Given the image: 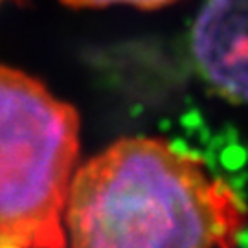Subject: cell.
Instances as JSON below:
<instances>
[{"instance_id":"6da1fadb","label":"cell","mask_w":248,"mask_h":248,"mask_svg":"<svg viewBox=\"0 0 248 248\" xmlns=\"http://www.w3.org/2000/svg\"><path fill=\"white\" fill-rule=\"evenodd\" d=\"M248 224L239 193L201 156L158 136H127L72 178L68 248H233Z\"/></svg>"},{"instance_id":"7a4b0ae2","label":"cell","mask_w":248,"mask_h":248,"mask_svg":"<svg viewBox=\"0 0 248 248\" xmlns=\"http://www.w3.org/2000/svg\"><path fill=\"white\" fill-rule=\"evenodd\" d=\"M79 114L43 81L0 64V248H68Z\"/></svg>"},{"instance_id":"3957f363","label":"cell","mask_w":248,"mask_h":248,"mask_svg":"<svg viewBox=\"0 0 248 248\" xmlns=\"http://www.w3.org/2000/svg\"><path fill=\"white\" fill-rule=\"evenodd\" d=\"M191 53L219 96L248 103V0H208L193 24Z\"/></svg>"},{"instance_id":"277c9868","label":"cell","mask_w":248,"mask_h":248,"mask_svg":"<svg viewBox=\"0 0 248 248\" xmlns=\"http://www.w3.org/2000/svg\"><path fill=\"white\" fill-rule=\"evenodd\" d=\"M61 4L74 9H98L108 6H133L138 9H158L175 4L178 0H59Z\"/></svg>"},{"instance_id":"5b68a950","label":"cell","mask_w":248,"mask_h":248,"mask_svg":"<svg viewBox=\"0 0 248 248\" xmlns=\"http://www.w3.org/2000/svg\"><path fill=\"white\" fill-rule=\"evenodd\" d=\"M6 2H8V0H0V6H4V4H6Z\"/></svg>"}]
</instances>
